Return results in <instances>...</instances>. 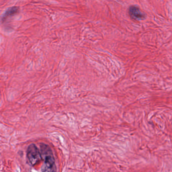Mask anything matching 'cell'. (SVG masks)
<instances>
[{
	"instance_id": "cell-1",
	"label": "cell",
	"mask_w": 172,
	"mask_h": 172,
	"mask_svg": "<svg viewBox=\"0 0 172 172\" xmlns=\"http://www.w3.org/2000/svg\"><path fill=\"white\" fill-rule=\"evenodd\" d=\"M40 152L44 163L42 166V172H57L55 159L50 147L45 143L40 145Z\"/></svg>"
},
{
	"instance_id": "cell-4",
	"label": "cell",
	"mask_w": 172,
	"mask_h": 172,
	"mask_svg": "<svg viewBox=\"0 0 172 172\" xmlns=\"http://www.w3.org/2000/svg\"><path fill=\"white\" fill-rule=\"evenodd\" d=\"M19 9L17 7H12L7 10L1 18L2 22H5L8 18L18 13Z\"/></svg>"
},
{
	"instance_id": "cell-2",
	"label": "cell",
	"mask_w": 172,
	"mask_h": 172,
	"mask_svg": "<svg viewBox=\"0 0 172 172\" xmlns=\"http://www.w3.org/2000/svg\"><path fill=\"white\" fill-rule=\"evenodd\" d=\"M27 157L30 164L34 166L42 160L40 150L34 144H31L27 148Z\"/></svg>"
},
{
	"instance_id": "cell-3",
	"label": "cell",
	"mask_w": 172,
	"mask_h": 172,
	"mask_svg": "<svg viewBox=\"0 0 172 172\" xmlns=\"http://www.w3.org/2000/svg\"><path fill=\"white\" fill-rule=\"evenodd\" d=\"M129 12L130 17L135 20H143L145 18V14L143 13L140 8L136 6L133 5L130 7Z\"/></svg>"
}]
</instances>
